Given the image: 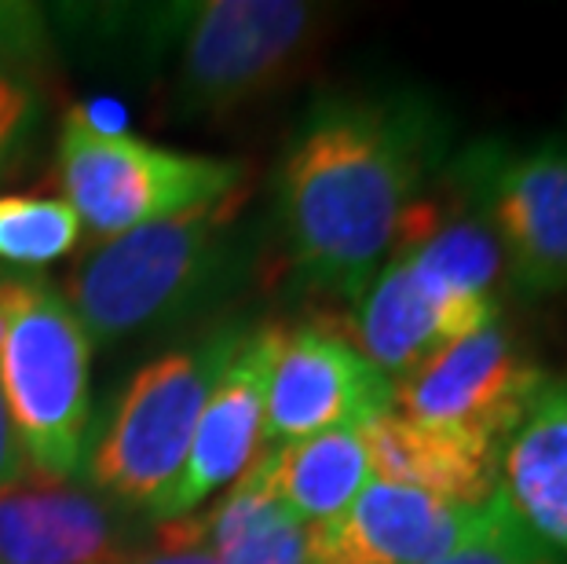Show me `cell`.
Wrapping results in <instances>:
<instances>
[{
    "instance_id": "obj_22",
    "label": "cell",
    "mask_w": 567,
    "mask_h": 564,
    "mask_svg": "<svg viewBox=\"0 0 567 564\" xmlns=\"http://www.w3.org/2000/svg\"><path fill=\"white\" fill-rule=\"evenodd\" d=\"M30 114V95H22V100L0 106V170H4L8 154L16 151V143L22 136V122H27Z\"/></svg>"
},
{
    "instance_id": "obj_1",
    "label": "cell",
    "mask_w": 567,
    "mask_h": 564,
    "mask_svg": "<svg viewBox=\"0 0 567 564\" xmlns=\"http://www.w3.org/2000/svg\"><path fill=\"white\" fill-rule=\"evenodd\" d=\"M436 158L440 125L417 100L330 95L311 106L279 173V221L297 283L355 301L400 254Z\"/></svg>"
},
{
    "instance_id": "obj_19",
    "label": "cell",
    "mask_w": 567,
    "mask_h": 564,
    "mask_svg": "<svg viewBox=\"0 0 567 564\" xmlns=\"http://www.w3.org/2000/svg\"><path fill=\"white\" fill-rule=\"evenodd\" d=\"M436 564H564V561L553 557L538 539H530L520 527V521L509 513V506L502 502L498 517H494V524L476 543H468L465 550H457V554L443 557Z\"/></svg>"
},
{
    "instance_id": "obj_24",
    "label": "cell",
    "mask_w": 567,
    "mask_h": 564,
    "mask_svg": "<svg viewBox=\"0 0 567 564\" xmlns=\"http://www.w3.org/2000/svg\"><path fill=\"white\" fill-rule=\"evenodd\" d=\"M22 95H27V89H22V85H16V81H11V78H4V74H0V106L16 103V100H22Z\"/></svg>"
},
{
    "instance_id": "obj_9",
    "label": "cell",
    "mask_w": 567,
    "mask_h": 564,
    "mask_svg": "<svg viewBox=\"0 0 567 564\" xmlns=\"http://www.w3.org/2000/svg\"><path fill=\"white\" fill-rule=\"evenodd\" d=\"M384 411H392V381L352 345L341 319L319 316L282 327L264 411V448L330 429H363Z\"/></svg>"
},
{
    "instance_id": "obj_23",
    "label": "cell",
    "mask_w": 567,
    "mask_h": 564,
    "mask_svg": "<svg viewBox=\"0 0 567 564\" xmlns=\"http://www.w3.org/2000/svg\"><path fill=\"white\" fill-rule=\"evenodd\" d=\"M132 564H216V557L202 546H154Z\"/></svg>"
},
{
    "instance_id": "obj_8",
    "label": "cell",
    "mask_w": 567,
    "mask_h": 564,
    "mask_svg": "<svg viewBox=\"0 0 567 564\" xmlns=\"http://www.w3.org/2000/svg\"><path fill=\"white\" fill-rule=\"evenodd\" d=\"M546 370L502 316L392 381V411L502 451Z\"/></svg>"
},
{
    "instance_id": "obj_5",
    "label": "cell",
    "mask_w": 567,
    "mask_h": 564,
    "mask_svg": "<svg viewBox=\"0 0 567 564\" xmlns=\"http://www.w3.org/2000/svg\"><path fill=\"white\" fill-rule=\"evenodd\" d=\"M243 330L213 334L198 348L154 359L128 381L92 454V480L106 495L154 510L184 473L205 400L235 356Z\"/></svg>"
},
{
    "instance_id": "obj_11",
    "label": "cell",
    "mask_w": 567,
    "mask_h": 564,
    "mask_svg": "<svg viewBox=\"0 0 567 564\" xmlns=\"http://www.w3.org/2000/svg\"><path fill=\"white\" fill-rule=\"evenodd\" d=\"M279 341L282 322H264V327L243 334L235 356L227 359L209 400H205L184 473L151 510L154 521L165 524L190 517V510L202 506L213 491L235 484L264 451V411H268V386Z\"/></svg>"
},
{
    "instance_id": "obj_20",
    "label": "cell",
    "mask_w": 567,
    "mask_h": 564,
    "mask_svg": "<svg viewBox=\"0 0 567 564\" xmlns=\"http://www.w3.org/2000/svg\"><path fill=\"white\" fill-rule=\"evenodd\" d=\"M30 470V459L22 451V440L16 433V422L8 414V403H4V392H0V488H11L19 480H27Z\"/></svg>"
},
{
    "instance_id": "obj_10",
    "label": "cell",
    "mask_w": 567,
    "mask_h": 564,
    "mask_svg": "<svg viewBox=\"0 0 567 564\" xmlns=\"http://www.w3.org/2000/svg\"><path fill=\"white\" fill-rule=\"evenodd\" d=\"M498 491L484 506H462L429 491L370 480L330 524L308 527L311 564H436L476 543L498 517Z\"/></svg>"
},
{
    "instance_id": "obj_18",
    "label": "cell",
    "mask_w": 567,
    "mask_h": 564,
    "mask_svg": "<svg viewBox=\"0 0 567 564\" xmlns=\"http://www.w3.org/2000/svg\"><path fill=\"white\" fill-rule=\"evenodd\" d=\"M81 243V221L63 198L0 195V260L52 264Z\"/></svg>"
},
{
    "instance_id": "obj_13",
    "label": "cell",
    "mask_w": 567,
    "mask_h": 564,
    "mask_svg": "<svg viewBox=\"0 0 567 564\" xmlns=\"http://www.w3.org/2000/svg\"><path fill=\"white\" fill-rule=\"evenodd\" d=\"M125 532L100 495L30 473L0 488V564H132Z\"/></svg>"
},
{
    "instance_id": "obj_15",
    "label": "cell",
    "mask_w": 567,
    "mask_h": 564,
    "mask_svg": "<svg viewBox=\"0 0 567 564\" xmlns=\"http://www.w3.org/2000/svg\"><path fill=\"white\" fill-rule=\"evenodd\" d=\"M158 546H202L216 564H311L308 524L297 521L275 491L271 448L252 459L202 521H165Z\"/></svg>"
},
{
    "instance_id": "obj_16",
    "label": "cell",
    "mask_w": 567,
    "mask_h": 564,
    "mask_svg": "<svg viewBox=\"0 0 567 564\" xmlns=\"http://www.w3.org/2000/svg\"><path fill=\"white\" fill-rule=\"evenodd\" d=\"M359 437L370 476L384 484L417 488L462 506H484L498 491V451L487 443L417 425L395 411L370 418Z\"/></svg>"
},
{
    "instance_id": "obj_14",
    "label": "cell",
    "mask_w": 567,
    "mask_h": 564,
    "mask_svg": "<svg viewBox=\"0 0 567 564\" xmlns=\"http://www.w3.org/2000/svg\"><path fill=\"white\" fill-rule=\"evenodd\" d=\"M498 499L553 557L567 561V378L546 375L498 451Z\"/></svg>"
},
{
    "instance_id": "obj_21",
    "label": "cell",
    "mask_w": 567,
    "mask_h": 564,
    "mask_svg": "<svg viewBox=\"0 0 567 564\" xmlns=\"http://www.w3.org/2000/svg\"><path fill=\"white\" fill-rule=\"evenodd\" d=\"M78 122L95 136H128V114L117 100H92L74 106Z\"/></svg>"
},
{
    "instance_id": "obj_7",
    "label": "cell",
    "mask_w": 567,
    "mask_h": 564,
    "mask_svg": "<svg viewBox=\"0 0 567 564\" xmlns=\"http://www.w3.org/2000/svg\"><path fill=\"white\" fill-rule=\"evenodd\" d=\"M457 191L487 221L524 294H567V136L480 143L457 162Z\"/></svg>"
},
{
    "instance_id": "obj_17",
    "label": "cell",
    "mask_w": 567,
    "mask_h": 564,
    "mask_svg": "<svg viewBox=\"0 0 567 564\" xmlns=\"http://www.w3.org/2000/svg\"><path fill=\"white\" fill-rule=\"evenodd\" d=\"M275 454V491L297 521L330 524L359 499L370 484V459L359 429H330L271 448Z\"/></svg>"
},
{
    "instance_id": "obj_4",
    "label": "cell",
    "mask_w": 567,
    "mask_h": 564,
    "mask_svg": "<svg viewBox=\"0 0 567 564\" xmlns=\"http://www.w3.org/2000/svg\"><path fill=\"white\" fill-rule=\"evenodd\" d=\"M59 180L81 232L100 243L246 191L243 162L168 151L132 136H95L74 111L59 140Z\"/></svg>"
},
{
    "instance_id": "obj_12",
    "label": "cell",
    "mask_w": 567,
    "mask_h": 564,
    "mask_svg": "<svg viewBox=\"0 0 567 564\" xmlns=\"http://www.w3.org/2000/svg\"><path fill=\"white\" fill-rule=\"evenodd\" d=\"M352 305V319H341L348 338L389 381L406 378L498 316V301L443 290L406 257L384 264Z\"/></svg>"
},
{
    "instance_id": "obj_6",
    "label": "cell",
    "mask_w": 567,
    "mask_h": 564,
    "mask_svg": "<svg viewBox=\"0 0 567 564\" xmlns=\"http://www.w3.org/2000/svg\"><path fill=\"white\" fill-rule=\"evenodd\" d=\"M326 22V8L297 0H209L179 52V103L190 114H231L286 89L316 59Z\"/></svg>"
},
{
    "instance_id": "obj_3",
    "label": "cell",
    "mask_w": 567,
    "mask_h": 564,
    "mask_svg": "<svg viewBox=\"0 0 567 564\" xmlns=\"http://www.w3.org/2000/svg\"><path fill=\"white\" fill-rule=\"evenodd\" d=\"M246 202L235 191L179 217L143 224L84 254L66 275V305L74 308L89 341H117L151 327L202 290L220 264L224 232Z\"/></svg>"
},
{
    "instance_id": "obj_2",
    "label": "cell",
    "mask_w": 567,
    "mask_h": 564,
    "mask_svg": "<svg viewBox=\"0 0 567 564\" xmlns=\"http://www.w3.org/2000/svg\"><path fill=\"white\" fill-rule=\"evenodd\" d=\"M92 341L44 275H0V392L30 470L70 480L89 429Z\"/></svg>"
}]
</instances>
